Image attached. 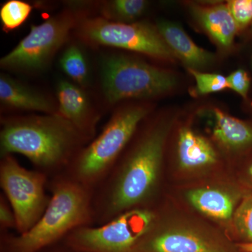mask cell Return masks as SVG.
Returning <instances> with one entry per match:
<instances>
[{
	"label": "cell",
	"instance_id": "cell-17",
	"mask_svg": "<svg viewBox=\"0 0 252 252\" xmlns=\"http://www.w3.org/2000/svg\"><path fill=\"white\" fill-rule=\"evenodd\" d=\"M187 195L192 205L207 216L228 220L234 215V200L228 194L218 189H195Z\"/></svg>",
	"mask_w": 252,
	"mask_h": 252
},
{
	"label": "cell",
	"instance_id": "cell-22",
	"mask_svg": "<svg viewBox=\"0 0 252 252\" xmlns=\"http://www.w3.org/2000/svg\"><path fill=\"white\" fill-rule=\"evenodd\" d=\"M237 231L247 243H252V195L243 199L233 215Z\"/></svg>",
	"mask_w": 252,
	"mask_h": 252
},
{
	"label": "cell",
	"instance_id": "cell-30",
	"mask_svg": "<svg viewBox=\"0 0 252 252\" xmlns=\"http://www.w3.org/2000/svg\"></svg>",
	"mask_w": 252,
	"mask_h": 252
},
{
	"label": "cell",
	"instance_id": "cell-29",
	"mask_svg": "<svg viewBox=\"0 0 252 252\" xmlns=\"http://www.w3.org/2000/svg\"><path fill=\"white\" fill-rule=\"evenodd\" d=\"M250 63H251V67L252 68V53L251 54V56H250Z\"/></svg>",
	"mask_w": 252,
	"mask_h": 252
},
{
	"label": "cell",
	"instance_id": "cell-18",
	"mask_svg": "<svg viewBox=\"0 0 252 252\" xmlns=\"http://www.w3.org/2000/svg\"><path fill=\"white\" fill-rule=\"evenodd\" d=\"M97 5L100 17L114 23H132L144 14L149 2L145 0H108Z\"/></svg>",
	"mask_w": 252,
	"mask_h": 252
},
{
	"label": "cell",
	"instance_id": "cell-14",
	"mask_svg": "<svg viewBox=\"0 0 252 252\" xmlns=\"http://www.w3.org/2000/svg\"><path fill=\"white\" fill-rule=\"evenodd\" d=\"M157 27L176 59L182 61L188 69L200 71L215 62V55L197 45L178 25L160 21Z\"/></svg>",
	"mask_w": 252,
	"mask_h": 252
},
{
	"label": "cell",
	"instance_id": "cell-2",
	"mask_svg": "<svg viewBox=\"0 0 252 252\" xmlns=\"http://www.w3.org/2000/svg\"><path fill=\"white\" fill-rule=\"evenodd\" d=\"M89 140L59 114L1 118L0 157L21 154L49 179L62 175Z\"/></svg>",
	"mask_w": 252,
	"mask_h": 252
},
{
	"label": "cell",
	"instance_id": "cell-7",
	"mask_svg": "<svg viewBox=\"0 0 252 252\" xmlns=\"http://www.w3.org/2000/svg\"><path fill=\"white\" fill-rule=\"evenodd\" d=\"M74 32L81 42L91 47L124 49L165 62L177 59L157 26L148 23H114L99 16H86Z\"/></svg>",
	"mask_w": 252,
	"mask_h": 252
},
{
	"label": "cell",
	"instance_id": "cell-28",
	"mask_svg": "<svg viewBox=\"0 0 252 252\" xmlns=\"http://www.w3.org/2000/svg\"><path fill=\"white\" fill-rule=\"evenodd\" d=\"M248 174L250 175V177L252 179V162L251 165H250L248 168Z\"/></svg>",
	"mask_w": 252,
	"mask_h": 252
},
{
	"label": "cell",
	"instance_id": "cell-26",
	"mask_svg": "<svg viewBox=\"0 0 252 252\" xmlns=\"http://www.w3.org/2000/svg\"><path fill=\"white\" fill-rule=\"evenodd\" d=\"M238 248L245 252H252V243L240 244Z\"/></svg>",
	"mask_w": 252,
	"mask_h": 252
},
{
	"label": "cell",
	"instance_id": "cell-11",
	"mask_svg": "<svg viewBox=\"0 0 252 252\" xmlns=\"http://www.w3.org/2000/svg\"><path fill=\"white\" fill-rule=\"evenodd\" d=\"M133 252H230L220 244L191 232L168 230L148 234Z\"/></svg>",
	"mask_w": 252,
	"mask_h": 252
},
{
	"label": "cell",
	"instance_id": "cell-23",
	"mask_svg": "<svg viewBox=\"0 0 252 252\" xmlns=\"http://www.w3.org/2000/svg\"><path fill=\"white\" fill-rule=\"evenodd\" d=\"M227 6L240 32H245L252 23V0H230Z\"/></svg>",
	"mask_w": 252,
	"mask_h": 252
},
{
	"label": "cell",
	"instance_id": "cell-21",
	"mask_svg": "<svg viewBox=\"0 0 252 252\" xmlns=\"http://www.w3.org/2000/svg\"><path fill=\"white\" fill-rule=\"evenodd\" d=\"M195 79L196 90L200 94H214L229 89L228 78L222 74L188 69Z\"/></svg>",
	"mask_w": 252,
	"mask_h": 252
},
{
	"label": "cell",
	"instance_id": "cell-9",
	"mask_svg": "<svg viewBox=\"0 0 252 252\" xmlns=\"http://www.w3.org/2000/svg\"><path fill=\"white\" fill-rule=\"evenodd\" d=\"M49 177L23 167L14 155L0 159V187L14 210L18 234L32 228L46 211L51 200L47 195Z\"/></svg>",
	"mask_w": 252,
	"mask_h": 252
},
{
	"label": "cell",
	"instance_id": "cell-20",
	"mask_svg": "<svg viewBox=\"0 0 252 252\" xmlns=\"http://www.w3.org/2000/svg\"><path fill=\"white\" fill-rule=\"evenodd\" d=\"M32 6L22 0H9L1 5L0 20L3 31L9 32L17 29L27 21Z\"/></svg>",
	"mask_w": 252,
	"mask_h": 252
},
{
	"label": "cell",
	"instance_id": "cell-12",
	"mask_svg": "<svg viewBox=\"0 0 252 252\" xmlns=\"http://www.w3.org/2000/svg\"><path fill=\"white\" fill-rule=\"evenodd\" d=\"M190 11L195 21L219 47L225 51L233 48L240 31L226 4L193 3Z\"/></svg>",
	"mask_w": 252,
	"mask_h": 252
},
{
	"label": "cell",
	"instance_id": "cell-8",
	"mask_svg": "<svg viewBox=\"0 0 252 252\" xmlns=\"http://www.w3.org/2000/svg\"><path fill=\"white\" fill-rule=\"evenodd\" d=\"M156 215L147 207L127 210L104 224L76 228L62 240L79 252H133L153 228Z\"/></svg>",
	"mask_w": 252,
	"mask_h": 252
},
{
	"label": "cell",
	"instance_id": "cell-24",
	"mask_svg": "<svg viewBox=\"0 0 252 252\" xmlns=\"http://www.w3.org/2000/svg\"><path fill=\"white\" fill-rule=\"evenodd\" d=\"M227 78L229 89L237 93L246 102H248L252 81L250 73L246 69L240 68L230 74Z\"/></svg>",
	"mask_w": 252,
	"mask_h": 252
},
{
	"label": "cell",
	"instance_id": "cell-4",
	"mask_svg": "<svg viewBox=\"0 0 252 252\" xmlns=\"http://www.w3.org/2000/svg\"><path fill=\"white\" fill-rule=\"evenodd\" d=\"M119 104L100 133L85 146L62 175L94 193L109 175L152 110L145 102Z\"/></svg>",
	"mask_w": 252,
	"mask_h": 252
},
{
	"label": "cell",
	"instance_id": "cell-19",
	"mask_svg": "<svg viewBox=\"0 0 252 252\" xmlns=\"http://www.w3.org/2000/svg\"><path fill=\"white\" fill-rule=\"evenodd\" d=\"M60 66L73 83L87 87L89 84V68L84 52L77 44H71L63 53Z\"/></svg>",
	"mask_w": 252,
	"mask_h": 252
},
{
	"label": "cell",
	"instance_id": "cell-15",
	"mask_svg": "<svg viewBox=\"0 0 252 252\" xmlns=\"http://www.w3.org/2000/svg\"><path fill=\"white\" fill-rule=\"evenodd\" d=\"M177 156L181 167L185 169L207 166L217 160L211 143L189 127H182L179 132Z\"/></svg>",
	"mask_w": 252,
	"mask_h": 252
},
{
	"label": "cell",
	"instance_id": "cell-6",
	"mask_svg": "<svg viewBox=\"0 0 252 252\" xmlns=\"http://www.w3.org/2000/svg\"><path fill=\"white\" fill-rule=\"evenodd\" d=\"M87 7L72 3L39 25H32L28 35L0 60V67L13 72H41L65 44L71 32L86 14Z\"/></svg>",
	"mask_w": 252,
	"mask_h": 252
},
{
	"label": "cell",
	"instance_id": "cell-5",
	"mask_svg": "<svg viewBox=\"0 0 252 252\" xmlns=\"http://www.w3.org/2000/svg\"><path fill=\"white\" fill-rule=\"evenodd\" d=\"M101 87L109 105L151 99L171 92L178 78L170 70L127 55H106L101 61Z\"/></svg>",
	"mask_w": 252,
	"mask_h": 252
},
{
	"label": "cell",
	"instance_id": "cell-16",
	"mask_svg": "<svg viewBox=\"0 0 252 252\" xmlns=\"http://www.w3.org/2000/svg\"><path fill=\"white\" fill-rule=\"evenodd\" d=\"M215 119V140L230 150L243 151L252 147V124L232 117L221 109H212Z\"/></svg>",
	"mask_w": 252,
	"mask_h": 252
},
{
	"label": "cell",
	"instance_id": "cell-13",
	"mask_svg": "<svg viewBox=\"0 0 252 252\" xmlns=\"http://www.w3.org/2000/svg\"><path fill=\"white\" fill-rule=\"evenodd\" d=\"M0 102L13 110L59 114L58 102L5 73L0 74Z\"/></svg>",
	"mask_w": 252,
	"mask_h": 252
},
{
	"label": "cell",
	"instance_id": "cell-25",
	"mask_svg": "<svg viewBox=\"0 0 252 252\" xmlns=\"http://www.w3.org/2000/svg\"><path fill=\"white\" fill-rule=\"evenodd\" d=\"M17 228V222L12 207L3 193L0 194V233Z\"/></svg>",
	"mask_w": 252,
	"mask_h": 252
},
{
	"label": "cell",
	"instance_id": "cell-1",
	"mask_svg": "<svg viewBox=\"0 0 252 252\" xmlns=\"http://www.w3.org/2000/svg\"><path fill=\"white\" fill-rule=\"evenodd\" d=\"M171 123V119L160 118L150 124L94 190V225L104 224L127 210L142 207L140 205L152 196Z\"/></svg>",
	"mask_w": 252,
	"mask_h": 252
},
{
	"label": "cell",
	"instance_id": "cell-10",
	"mask_svg": "<svg viewBox=\"0 0 252 252\" xmlns=\"http://www.w3.org/2000/svg\"><path fill=\"white\" fill-rule=\"evenodd\" d=\"M59 114L71 123L89 142L94 138L99 114L83 88L67 80L56 87Z\"/></svg>",
	"mask_w": 252,
	"mask_h": 252
},
{
	"label": "cell",
	"instance_id": "cell-3",
	"mask_svg": "<svg viewBox=\"0 0 252 252\" xmlns=\"http://www.w3.org/2000/svg\"><path fill=\"white\" fill-rule=\"evenodd\" d=\"M47 189L51 200L42 217L23 234L1 233V252H39L76 228L94 225L93 191L63 175L49 179Z\"/></svg>",
	"mask_w": 252,
	"mask_h": 252
},
{
	"label": "cell",
	"instance_id": "cell-27",
	"mask_svg": "<svg viewBox=\"0 0 252 252\" xmlns=\"http://www.w3.org/2000/svg\"><path fill=\"white\" fill-rule=\"evenodd\" d=\"M244 33H245V36L246 37L247 40L252 41V23L251 26Z\"/></svg>",
	"mask_w": 252,
	"mask_h": 252
}]
</instances>
